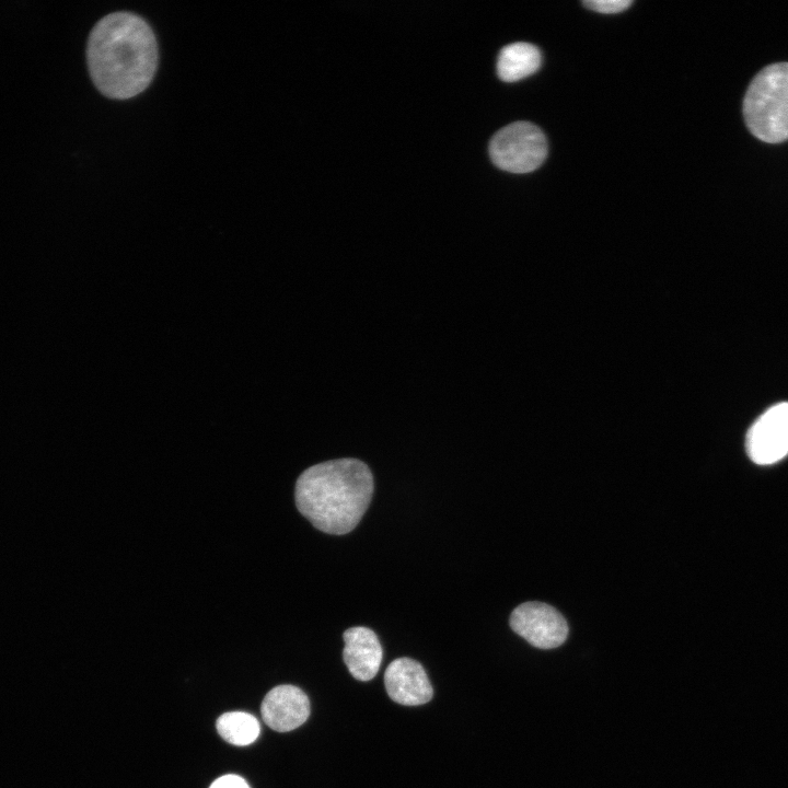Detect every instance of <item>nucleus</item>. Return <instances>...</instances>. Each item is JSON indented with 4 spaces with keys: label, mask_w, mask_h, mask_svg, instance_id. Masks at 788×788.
I'll return each mask as SVG.
<instances>
[{
    "label": "nucleus",
    "mask_w": 788,
    "mask_h": 788,
    "mask_svg": "<svg viewBox=\"0 0 788 788\" xmlns=\"http://www.w3.org/2000/svg\"><path fill=\"white\" fill-rule=\"evenodd\" d=\"M745 447L750 459L760 465L774 464L788 454V402L773 405L753 422Z\"/></svg>",
    "instance_id": "obj_6"
},
{
    "label": "nucleus",
    "mask_w": 788,
    "mask_h": 788,
    "mask_svg": "<svg viewBox=\"0 0 788 788\" xmlns=\"http://www.w3.org/2000/svg\"><path fill=\"white\" fill-rule=\"evenodd\" d=\"M749 130L767 143L788 139V62L772 63L750 83L743 101Z\"/></svg>",
    "instance_id": "obj_3"
},
{
    "label": "nucleus",
    "mask_w": 788,
    "mask_h": 788,
    "mask_svg": "<svg viewBox=\"0 0 788 788\" xmlns=\"http://www.w3.org/2000/svg\"><path fill=\"white\" fill-rule=\"evenodd\" d=\"M89 72L97 90L115 100L144 91L158 67V43L149 23L138 14L117 11L92 28L86 47Z\"/></svg>",
    "instance_id": "obj_1"
},
{
    "label": "nucleus",
    "mask_w": 788,
    "mask_h": 788,
    "mask_svg": "<svg viewBox=\"0 0 788 788\" xmlns=\"http://www.w3.org/2000/svg\"><path fill=\"white\" fill-rule=\"evenodd\" d=\"M209 788H250V786L242 777L229 774L217 778Z\"/></svg>",
    "instance_id": "obj_13"
},
{
    "label": "nucleus",
    "mask_w": 788,
    "mask_h": 788,
    "mask_svg": "<svg viewBox=\"0 0 788 788\" xmlns=\"http://www.w3.org/2000/svg\"><path fill=\"white\" fill-rule=\"evenodd\" d=\"M541 51L530 43L518 42L505 46L498 56L497 72L506 82H515L538 70Z\"/></svg>",
    "instance_id": "obj_10"
},
{
    "label": "nucleus",
    "mask_w": 788,
    "mask_h": 788,
    "mask_svg": "<svg viewBox=\"0 0 788 788\" xmlns=\"http://www.w3.org/2000/svg\"><path fill=\"white\" fill-rule=\"evenodd\" d=\"M344 661L350 674L359 681H370L378 673L383 649L373 630L358 626L344 633Z\"/></svg>",
    "instance_id": "obj_9"
},
{
    "label": "nucleus",
    "mask_w": 788,
    "mask_h": 788,
    "mask_svg": "<svg viewBox=\"0 0 788 788\" xmlns=\"http://www.w3.org/2000/svg\"><path fill=\"white\" fill-rule=\"evenodd\" d=\"M384 684L392 700L405 706H417L432 698V687L422 665L410 658H397L384 673Z\"/></svg>",
    "instance_id": "obj_7"
},
{
    "label": "nucleus",
    "mask_w": 788,
    "mask_h": 788,
    "mask_svg": "<svg viewBox=\"0 0 788 788\" xmlns=\"http://www.w3.org/2000/svg\"><path fill=\"white\" fill-rule=\"evenodd\" d=\"M510 626L515 634L540 649L557 648L568 635L564 616L542 602H526L517 606L511 613Z\"/></svg>",
    "instance_id": "obj_5"
},
{
    "label": "nucleus",
    "mask_w": 788,
    "mask_h": 788,
    "mask_svg": "<svg viewBox=\"0 0 788 788\" xmlns=\"http://www.w3.org/2000/svg\"><path fill=\"white\" fill-rule=\"evenodd\" d=\"M217 731L227 742L234 745H247L259 735L258 720L244 711H231L217 719Z\"/></svg>",
    "instance_id": "obj_11"
},
{
    "label": "nucleus",
    "mask_w": 788,
    "mask_h": 788,
    "mask_svg": "<svg viewBox=\"0 0 788 788\" xmlns=\"http://www.w3.org/2000/svg\"><path fill=\"white\" fill-rule=\"evenodd\" d=\"M260 712L265 723L273 730L288 732L305 722L310 715V702L299 687L278 685L264 697Z\"/></svg>",
    "instance_id": "obj_8"
},
{
    "label": "nucleus",
    "mask_w": 788,
    "mask_h": 788,
    "mask_svg": "<svg viewBox=\"0 0 788 788\" xmlns=\"http://www.w3.org/2000/svg\"><path fill=\"white\" fill-rule=\"evenodd\" d=\"M373 476L362 461L338 459L305 470L296 484V505L317 530L335 535L352 531L368 509Z\"/></svg>",
    "instance_id": "obj_2"
},
{
    "label": "nucleus",
    "mask_w": 788,
    "mask_h": 788,
    "mask_svg": "<svg viewBox=\"0 0 788 788\" xmlns=\"http://www.w3.org/2000/svg\"><path fill=\"white\" fill-rule=\"evenodd\" d=\"M489 154L494 164L503 171L529 173L544 162L547 141L543 131L534 124L515 121L493 136Z\"/></svg>",
    "instance_id": "obj_4"
},
{
    "label": "nucleus",
    "mask_w": 788,
    "mask_h": 788,
    "mask_svg": "<svg viewBox=\"0 0 788 788\" xmlns=\"http://www.w3.org/2000/svg\"><path fill=\"white\" fill-rule=\"evenodd\" d=\"M633 1L629 0H589L583 2L588 9L605 14L622 12Z\"/></svg>",
    "instance_id": "obj_12"
}]
</instances>
